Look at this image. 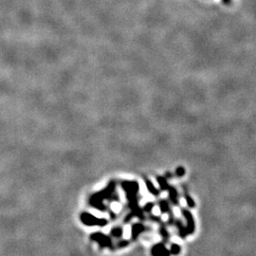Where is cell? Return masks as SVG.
<instances>
[{"label": "cell", "mask_w": 256, "mask_h": 256, "mask_svg": "<svg viewBox=\"0 0 256 256\" xmlns=\"http://www.w3.org/2000/svg\"><path fill=\"white\" fill-rule=\"evenodd\" d=\"M81 220L83 221L84 224L88 225V226H95V225L104 226L107 224V221L105 219H99L95 216H93L92 215H89L86 213L81 215Z\"/></svg>", "instance_id": "cell-1"}, {"label": "cell", "mask_w": 256, "mask_h": 256, "mask_svg": "<svg viewBox=\"0 0 256 256\" xmlns=\"http://www.w3.org/2000/svg\"><path fill=\"white\" fill-rule=\"evenodd\" d=\"M90 237H91L92 240L97 241L102 247H110L111 248V245H112L111 239L108 236L101 234V232H96V234H93Z\"/></svg>", "instance_id": "cell-2"}, {"label": "cell", "mask_w": 256, "mask_h": 256, "mask_svg": "<svg viewBox=\"0 0 256 256\" xmlns=\"http://www.w3.org/2000/svg\"><path fill=\"white\" fill-rule=\"evenodd\" d=\"M182 214L185 216L186 220H187V228H186V230H187V234H193L195 230V222H194V218L193 215H191L190 212H188L187 210H182Z\"/></svg>", "instance_id": "cell-3"}, {"label": "cell", "mask_w": 256, "mask_h": 256, "mask_svg": "<svg viewBox=\"0 0 256 256\" xmlns=\"http://www.w3.org/2000/svg\"><path fill=\"white\" fill-rule=\"evenodd\" d=\"M166 248L163 246V244H156L151 250V253L153 256H160L162 251H163Z\"/></svg>", "instance_id": "cell-4"}, {"label": "cell", "mask_w": 256, "mask_h": 256, "mask_svg": "<svg viewBox=\"0 0 256 256\" xmlns=\"http://www.w3.org/2000/svg\"><path fill=\"white\" fill-rule=\"evenodd\" d=\"M144 226H142V224H135L132 227V237L136 238L142 231L144 230Z\"/></svg>", "instance_id": "cell-5"}, {"label": "cell", "mask_w": 256, "mask_h": 256, "mask_svg": "<svg viewBox=\"0 0 256 256\" xmlns=\"http://www.w3.org/2000/svg\"><path fill=\"white\" fill-rule=\"evenodd\" d=\"M168 189L170 190V199L172 200V202L174 204H178V201H177V192L175 188H171V187H168Z\"/></svg>", "instance_id": "cell-6"}, {"label": "cell", "mask_w": 256, "mask_h": 256, "mask_svg": "<svg viewBox=\"0 0 256 256\" xmlns=\"http://www.w3.org/2000/svg\"><path fill=\"white\" fill-rule=\"evenodd\" d=\"M145 182H146V186H147V189H148V191H149L152 195H154V196H157V195L159 194V192L156 189V187H155V186L152 184V182H151V181H149V180L145 179Z\"/></svg>", "instance_id": "cell-7"}, {"label": "cell", "mask_w": 256, "mask_h": 256, "mask_svg": "<svg viewBox=\"0 0 256 256\" xmlns=\"http://www.w3.org/2000/svg\"><path fill=\"white\" fill-rule=\"evenodd\" d=\"M157 181L159 182V186H160V189L161 190H165V189H168V184H167V182H166V179L165 178H163V177H157Z\"/></svg>", "instance_id": "cell-8"}, {"label": "cell", "mask_w": 256, "mask_h": 256, "mask_svg": "<svg viewBox=\"0 0 256 256\" xmlns=\"http://www.w3.org/2000/svg\"><path fill=\"white\" fill-rule=\"evenodd\" d=\"M159 206H160V211L162 213H167L169 212V205L167 203V201L165 200H161L159 202Z\"/></svg>", "instance_id": "cell-9"}, {"label": "cell", "mask_w": 256, "mask_h": 256, "mask_svg": "<svg viewBox=\"0 0 256 256\" xmlns=\"http://www.w3.org/2000/svg\"><path fill=\"white\" fill-rule=\"evenodd\" d=\"M111 234L115 237H120L123 235V229L122 228H115L111 230Z\"/></svg>", "instance_id": "cell-10"}, {"label": "cell", "mask_w": 256, "mask_h": 256, "mask_svg": "<svg viewBox=\"0 0 256 256\" xmlns=\"http://www.w3.org/2000/svg\"><path fill=\"white\" fill-rule=\"evenodd\" d=\"M180 247L177 245V244H173L172 247H171V250H170V253L174 254V255H176L180 252Z\"/></svg>", "instance_id": "cell-11"}, {"label": "cell", "mask_w": 256, "mask_h": 256, "mask_svg": "<svg viewBox=\"0 0 256 256\" xmlns=\"http://www.w3.org/2000/svg\"><path fill=\"white\" fill-rule=\"evenodd\" d=\"M185 198H186V201H187V204L189 205V207H191V208H193L194 206H195V202L192 200V198L189 196H187L186 195L185 196Z\"/></svg>", "instance_id": "cell-12"}, {"label": "cell", "mask_w": 256, "mask_h": 256, "mask_svg": "<svg viewBox=\"0 0 256 256\" xmlns=\"http://www.w3.org/2000/svg\"><path fill=\"white\" fill-rule=\"evenodd\" d=\"M153 206H154V204H153V203H148V204H146V205H145V208H144V211L149 213L150 211H152Z\"/></svg>", "instance_id": "cell-13"}, {"label": "cell", "mask_w": 256, "mask_h": 256, "mask_svg": "<svg viewBox=\"0 0 256 256\" xmlns=\"http://www.w3.org/2000/svg\"><path fill=\"white\" fill-rule=\"evenodd\" d=\"M184 173H185V171H184V169H183L182 167L177 168V170H176V175H177L178 176H181L182 175H184Z\"/></svg>", "instance_id": "cell-14"}]
</instances>
